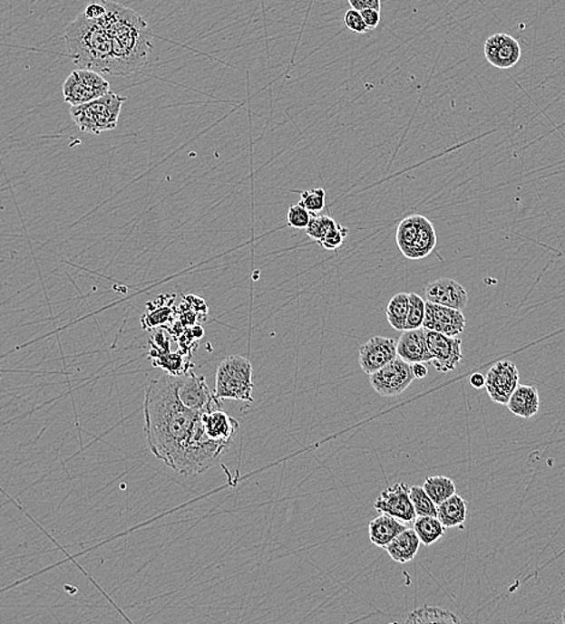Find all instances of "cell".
<instances>
[{"label": "cell", "mask_w": 565, "mask_h": 624, "mask_svg": "<svg viewBox=\"0 0 565 624\" xmlns=\"http://www.w3.org/2000/svg\"><path fill=\"white\" fill-rule=\"evenodd\" d=\"M405 623H460L461 619L452 611L438 607L417 608L408 615Z\"/></svg>", "instance_id": "cell-24"}, {"label": "cell", "mask_w": 565, "mask_h": 624, "mask_svg": "<svg viewBox=\"0 0 565 624\" xmlns=\"http://www.w3.org/2000/svg\"><path fill=\"white\" fill-rule=\"evenodd\" d=\"M348 234V228L337 224V226H335L332 228V230L328 231L327 234L324 235L323 239L317 243H319L325 250L336 251L343 245V242H345V239Z\"/></svg>", "instance_id": "cell-31"}, {"label": "cell", "mask_w": 565, "mask_h": 624, "mask_svg": "<svg viewBox=\"0 0 565 624\" xmlns=\"http://www.w3.org/2000/svg\"><path fill=\"white\" fill-rule=\"evenodd\" d=\"M424 312H426V302L419 294L409 293V312L405 331L423 327Z\"/></svg>", "instance_id": "cell-29"}, {"label": "cell", "mask_w": 565, "mask_h": 624, "mask_svg": "<svg viewBox=\"0 0 565 624\" xmlns=\"http://www.w3.org/2000/svg\"><path fill=\"white\" fill-rule=\"evenodd\" d=\"M426 331L428 350L432 356L431 363L435 370L445 374L453 371L463 360V340L457 336H448L438 331Z\"/></svg>", "instance_id": "cell-10"}, {"label": "cell", "mask_w": 565, "mask_h": 624, "mask_svg": "<svg viewBox=\"0 0 565 624\" xmlns=\"http://www.w3.org/2000/svg\"><path fill=\"white\" fill-rule=\"evenodd\" d=\"M411 486L405 483H396L387 487L379 494L375 502V511L380 514L394 516L401 522L412 523L417 518L415 509L413 507Z\"/></svg>", "instance_id": "cell-12"}, {"label": "cell", "mask_w": 565, "mask_h": 624, "mask_svg": "<svg viewBox=\"0 0 565 624\" xmlns=\"http://www.w3.org/2000/svg\"><path fill=\"white\" fill-rule=\"evenodd\" d=\"M445 526L437 516H417L414 520V531L424 545L430 546L445 534Z\"/></svg>", "instance_id": "cell-23"}, {"label": "cell", "mask_w": 565, "mask_h": 624, "mask_svg": "<svg viewBox=\"0 0 565 624\" xmlns=\"http://www.w3.org/2000/svg\"><path fill=\"white\" fill-rule=\"evenodd\" d=\"M64 40L69 57L77 68L113 76L112 43L101 20H90L81 13L65 28Z\"/></svg>", "instance_id": "cell-3"}, {"label": "cell", "mask_w": 565, "mask_h": 624, "mask_svg": "<svg viewBox=\"0 0 565 624\" xmlns=\"http://www.w3.org/2000/svg\"><path fill=\"white\" fill-rule=\"evenodd\" d=\"M412 370L415 379H423L427 378L428 369L424 363H414L412 364Z\"/></svg>", "instance_id": "cell-36"}, {"label": "cell", "mask_w": 565, "mask_h": 624, "mask_svg": "<svg viewBox=\"0 0 565 624\" xmlns=\"http://www.w3.org/2000/svg\"><path fill=\"white\" fill-rule=\"evenodd\" d=\"M467 502L457 494L437 505V518L446 528H463L467 520Z\"/></svg>", "instance_id": "cell-22"}, {"label": "cell", "mask_w": 565, "mask_h": 624, "mask_svg": "<svg viewBox=\"0 0 565 624\" xmlns=\"http://www.w3.org/2000/svg\"><path fill=\"white\" fill-rule=\"evenodd\" d=\"M102 18L112 43L113 76L129 77L145 68L153 51V32L141 14L112 0H103Z\"/></svg>", "instance_id": "cell-2"}, {"label": "cell", "mask_w": 565, "mask_h": 624, "mask_svg": "<svg viewBox=\"0 0 565 624\" xmlns=\"http://www.w3.org/2000/svg\"><path fill=\"white\" fill-rule=\"evenodd\" d=\"M310 219H312V214H310L305 206H302L300 203L297 206H289V210H287V220L290 227L297 228V230L305 228L306 230Z\"/></svg>", "instance_id": "cell-32"}, {"label": "cell", "mask_w": 565, "mask_h": 624, "mask_svg": "<svg viewBox=\"0 0 565 624\" xmlns=\"http://www.w3.org/2000/svg\"><path fill=\"white\" fill-rule=\"evenodd\" d=\"M337 221L332 219L331 216H325V214H312V219H310L308 226L306 227V234L310 239L320 242L328 231L337 226Z\"/></svg>", "instance_id": "cell-28"}, {"label": "cell", "mask_w": 565, "mask_h": 624, "mask_svg": "<svg viewBox=\"0 0 565 624\" xmlns=\"http://www.w3.org/2000/svg\"><path fill=\"white\" fill-rule=\"evenodd\" d=\"M202 427L207 437L220 445H230L232 437L238 434L239 422L223 409H209L201 415Z\"/></svg>", "instance_id": "cell-17"}, {"label": "cell", "mask_w": 565, "mask_h": 624, "mask_svg": "<svg viewBox=\"0 0 565 624\" xmlns=\"http://www.w3.org/2000/svg\"><path fill=\"white\" fill-rule=\"evenodd\" d=\"M485 376L479 374V372H475V374H472L471 379H469V383H471L472 387L475 388V389H482V388H485Z\"/></svg>", "instance_id": "cell-37"}, {"label": "cell", "mask_w": 565, "mask_h": 624, "mask_svg": "<svg viewBox=\"0 0 565 624\" xmlns=\"http://www.w3.org/2000/svg\"><path fill=\"white\" fill-rule=\"evenodd\" d=\"M398 249L409 260L427 257L437 245V234L433 224L426 216H411L398 225L396 232Z\"/></svg>", "instance_id": "cell-6"}, {"label": "cell", "mask_w": 565, "mask_h": 624, "mask_svg": "<svg viewBox=\"0 0 565 624\" xmlns=\"http://www.w3.org/2000/svg\"><path fill=\"white\" fill-rule=\"evenodd\" d=\"M509 411L521 418L530 419L539 412L541 398L537 388L519 384L508 401Z\"/></svg>", "instance_id": "cell-19"}, {"label": "cell", "mask_w": 565, "mask_h": 624, "mask_svg": "<svg viewBox=\"0 0 565 624\" xmlns=\"http://www.w3.org/2000/svg\"><path fill=\"white\" fill-rule=\"evenodd\" d=\"M423 487L428 496L431 497V500L437 505L456 494L455 483L452 479L444 477V475L428 477Z\"/></svg>", "instance_id": "cell-26"}, {"label": "cell", "mask_w": 565, "mask_h": 624, "mask_svg": "<svg viewBox=\"0 0 565 624\" xmlns=\"http://www.w3.org/2000/svg\"><path fill=\"white\" fill-rule=\"evenodd\" d=\"M345 24L346 29L350 32L356 33V34H365L369 29L365 25L364 18H362L360 11L350 9L345 14Z\"/></svg>", "instance_id": "cell-33"}, {"label": "cell", "mask_w": 565, "mask_h": 624, "mask_svg": "<svg viewBox=\"0 0 565 624\" xmlns=\"http://www.w3.org/2000/svg\"><path fill=\"white\" fill-rule=\"evenodd\" d=\"M408 528L402 523L401 520L394 516L382 514L378 518L372 520L368 525L369 541L379 548L385 549L391 541H394L398 534Z\"/></svg>", "instance_id": "cell-20"}, {"label": "cell", "mask_w": 565, "mask_h": 624, "mask_svg": "<svg viewBox=\"0 0 565 624\" xmlns=\"http://www.w3.org/2000/svg\"><path fill=\"white\" fill-rule=\"evenodd\" d=\"M409 312V293L395 294L386 308V319L395 331H405Z\"/></svg>", "instance_id": "cell-25"}, {"label": "cell", "mask_w": 565, "mask_h": 624, "mask_svg": "<svg viewBox=\"0 0 565 624\" xmlns=\"http://www.w3.org/2000/svg\"><path fill=\"white\" fill-rule=\"evenodd\" d=\"M300 205L305 206L310 214H317L323 212L325 208V190L321 189H312L301 191Z\"/></svg>", "instance_id": "cell-30"}, {"label": "cell", "mask_w": 565, "mask_h": 624, "mask_svg": "<svg viewBox=\"0 0 565 624\" xmlns=\"http://www.w3.org/2000/svg\"><path fill=\"white\" fill-rule=\"evenodd\" d=\"M563 621L565 623V610L563 611Z\"/></svg>", "instance_id": "cell-38"}, {"label": "cell", "mask_w": 565, "mask_h": 624, "mask_svg": "<svg viewBox=\"0 0 565 624\" xmlns=\"http://www.w3.org/2000/svg\"><path fill=\"white\" fill-rule=\"evenodd\" d=\"M485 378V388L491 400L496 404L507 405L520 381L515 363L511 360L498 361L490 369Z\"/></svg>", "instance_id": "cell-11"}, {"label": "cell", "mask_w": 565, "mask_h": 624, "mask_svg": "<svg viewBox=\"0 0 565 624\" xmlns=\"http://www.w3.org/2000/svg\"><path fill=\"white\" fill-rule=\"evenodd\" d=\"M483 53L494 68L511 69L520 62L521 46L511 35L500 33L486 40Z\"/></svg>", "instance_id": "cell-15"}, {"label": "cell", "mask_w": 565, "mask_h": 624, "mask_svg": "<svg viewBox=\"0 0 565 624\" xmlns=\"http://www.w3.org/2000/svg\"><path fill=\"white\" fill-rule=\"evenodd\" d=\"M409 494L416 516H437V504L431 500L423 486H412Z\"/></svg>", "instance_id": "cell-27"}, {"label": "cell", "mask_w": 565, "mask_h": 624, "mask_svg": "<svg viewBox=\"0 0 565 624\" xmlns=\"http://www.w3.org/2000/svg\"><path fill=\"white\" fill-rule=\"evenodd\" d=\"M397 356L409 364L430 363L432 361L424 328L404 331V334L401 335L397 342Z\"/></svg>", "instance_id": "cell-18"}, {"label": "cell", "mask_w": 565, "mask_h": 624, "mask_svg": "<svg viewBox=\"0 0 565 624\" xmlns=\"http://www.w3.org/2000/svg\"><path fill=\"white\" fill-rule=\"evenodd\" d=\"M414 379L415 376L413 374L412 364L400 357L369 376L373 389L380 397L385 398L398 397L411 387Z\"/></svg>", "instance_id": "cell-8"}, {"label": "cell", "mask_w": 565, "mask_h": 624, "mask_svg": "<svg viewBox=\"0 0 565 624\" xmlns=\"http://www.w3.org/2000/svg\"><path fill=\"white\" fill-rule=\"evenodd\" d=\"M125 102L127 98L110 91L93 101L70 107L69 114L81 131L98 136L118 127Z\"/></svg>", "instance_id": "cell-4"}, {"label": "cell", "mask_w": 565, "mask_h": 624, "mask_svg": "<svg viewBox=\"0 0 565 624\" xmlns=\"http://www.w3.org/2000/svg\"><path fill=\"white\" fill-rule=\"evenodd\" d=\"M424 297L428 302L463 310L468 304V292L455 280L442 278L424 287Z\"/></svg>", "instance_id": "cell-16"}, {"label": "cell", "mask_w": 565, "mask_h": 624, "mask_svg": "<svg viewBox=\"0 0 565 624\" xmlns=\"http://www.w3.org/2000/svg\"><path fill=\"white\" fill-rule=\"evenodd\" d=\"M423 328L448 336H459L465 328L463 310L426 302Z\"/></svg>", "instance_id": "cell-14"}, {"label": "cell", "mask_w": 565, "mask_h": 624, "mask_svg": "<svg viewBox=\"0 0 565 624\" xmlns=\"http://www.w3.org/2000/svg\"><path fill=\"white\" fill-rule=\"evenodd\" d=\"M360 14L362 18H364L365 24L367 25L369 31H375V29L378 27L380 20H382V16H380V10L365 9L361 10Z\"/></svg>", "instance_id": "cell-34"}, {"label": "cell", "mask_w": 565, "mask_h": 624, "mask_svg": "<svg viewBox=\"0 0 565 624\" xmlns=\"http://www.w3.org/2000/svg\"><path fill=\"white\" fill-rule=\"evenodd\" d=\"M397 342L384 336H373L360 346L359 364L371 376L397 358Z\"/></svg>", "instance_id": "cell-13"}, {"label": "cell", "mask_w": 565, "mask_h": 624, "mask_svg": "<svg viewBox=\"0 0 565 624\" xmlns=\"http://www.w3.org/2000/svg\"><path fill=\"white\" fill-rule=\"evenodd\" d=\"M253 389L252 363L241 356L225 358L216 374V397L219 400L254 402Z\"/></svg>", "instance_id": "cell-5"}, {"label": "cell", "mask_w": 565, "mask_h": 624, "mask_svg": "<svg viewBox=\"0 0 565 624\" xmlns=\"http://www.w3.org/2000/svg\"><path fill=\"white\" fill-rule=\"evenodd\" d=\"M180 375L166 374L146 387L145 432L151 452L180 475H200L219 461L228 446L207 437L201 412L179 398Z\"/></svg>", "instance_id": "cell-1"}, {"label": "cell", "mask_w": 565, "mask_h": 624, "mask_svg": "<svg viewBox=\"0 0 565 624\" xmlns=\"http://www.w3.org/2000/svg\"><path fill=\"white\" fill-rule=\"evenodd\" d=\"M420 539L415 531L405 528L394 541L385 546L386 552L395 562L407 563L415 559L420 548Z\"/></svg>", "instance_id": "cell-21"}, {"label": "cell", "mask_w": 565, "mask_h": 624, "mask_svg": "<svg viewBox=\"0 0 565 624\" xmlns=\"http://www.w3.org/2000/svg\"><path fill=\"white\" fill-rule=\"evenodd\" d=\"M350 7L354 10L361 11L365 9L380 10L382 0H348Z\"/></svg>", "instance_id": "cell-35"}, {"label": "cell", "mask_w": 565, "mask_h": 624, "mask_svg": "<svg viewBox=\"0 0 565 624\" xmlns=\"http://www.w3.org/2000/svg\"><path fill=\"white\" fill-rule=\"evenodd\" d=\"M177 391L183 405L193 411L204 413L209 409L221 408V400L207 386L205 376H198L194 372L180 375Z\"/></svg>", "instance_id": "cell-9"}, {"label": "cell", "mask_w": 565, "mask_h": 624, "mask_svg": "<svg viewBox=\"0 0 565 624\" xmlns=\"http://www.w3.org/2000/svg\"><path fill=\"white\" fill-rule=\"evenodd\" d=\"M110 82L97 72L91 69H76L63 83L62 93L70 106L83 105L109 93Z\"/></svg>", "instance_id": "cell-7"}]
</instances>
